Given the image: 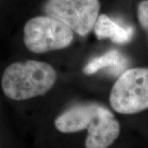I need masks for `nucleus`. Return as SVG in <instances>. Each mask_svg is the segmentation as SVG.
Here are the masks:
<instances>
[{
  "mask_svg": "<svg viewBox=\"0 0 148 148\" xmlns=\"http://www.w3.org/2000/svg\"><path fill=\"white\" fill-rule=\"evenodd\" d=\"M55 127L64 133L87 130L86 148H108L120 133V124L107 107L89 102L74 106L54 121Z\"/></svg>",
  "mask_w": 148,
  "mask_h": 148,
  "instance_id": "1",
  "label": "nucleus"
},
{
  "mask_svg": "<svg viewBox=\"0 0 148 148\" xmlns=\"http://www.w3.org/2000/svg\"><path fill=\"white\" fill-rule=\"evenodd\" d=\"M56 80L57 74L51 65L27 60L9 65L3 74L1 86L9 99L25 101L46 94Z\"/></svg>",
  "mask_w": 148,
  "mask_h": 148,
  "instance_id": "2",
  "label": "nucleus"
},
{
  "mask_svg": "<svg viewBox=\"0 0 148 148\" xmlns=\"http://www.w3.org/2000/svg\"><path fill=\"white\" fill-rule=\"evenodd\" d=\"M110 103L114 110L122 114L147 110L148 69H129L120 74L112 87Z\"/></svg>",
  "mask_w": 148,
  "mask_h": 148,
  "instance_id": "3",
  "label": "nucleus"
},
{
  "mask_svg": "<svg viewBox=\"0 0 148 148\" xmlns=\"http://www.w3.org/2000/svg\"><path fill=\"white\" fill-rule=\"evenodd\" d=\"M23 41L33 53L63 49L73 40V31L64 22L49 16L33 17L24 27Z\"/></svg>",
  "mask_w": 148,
  "mask_h": 148,
  "instance_id": "4",
  "label": "nucleus"
},
{
  "mask_svg": "<svg viewBox=\"0 0 148 148\" xmlns=\"http://www.w3.org/2000/svg\"><path fill=\"white\" fill-rule=\"evenodd\" d=\"M100 8L99 0H46L44 9L47 16L86 36L93 30Z\"/></svg>",
  "mask_w": 148,
  "mask_h": 148,
  "instance_id": "5",
  "label": "nucleus"
},
{
  "mask_svg": "<svg viewBox=\"0 0 148 148\" xmlns=\"http://www.w3.org/2000/svg\"><path fill=\"white\" fill-rule=\"evenodd\" d=\"M93 29L99 40L109 38L111 41L116 44L129 42L133 36L132 27H123L106 14L98 16Z\"/></svg>",
  "mask_w": 148,
  "mask_h": 148,
  "instance_id": "6",
  "label": "nucleus"
},
{
  "mask_svg": "<svg viewBox=\"0 0 148 148\" xmlns=\"http://www.w3.org/2000/svg\"><path fill=\"white\" fill-rule=\"evenodd\" d=\"M128 66L127 58L117 49H111L103 55L93 58L84 68L86 75H92L101 69H110L112 73H123Z\"/></svg>",
  "mask_w": 148,
  "mask_h": 148,
  "instance_id": "7",
  "label": "nucleus"
},
{
  "mask_svg": "<svg viewBox=\"0 0 148 148\" xmlns=\"http://www.w3.org/2000/svg\"><path fill=\"white\" fill-rule=\"evenodd\" d=\"M138 18L148 36V0H143L138 6Z\"/></svg>",
  "mask_w": 148,
  "mask_h": 148,
  "instance_id": "8",
  "label": "nucleus"
}]
</instances>
